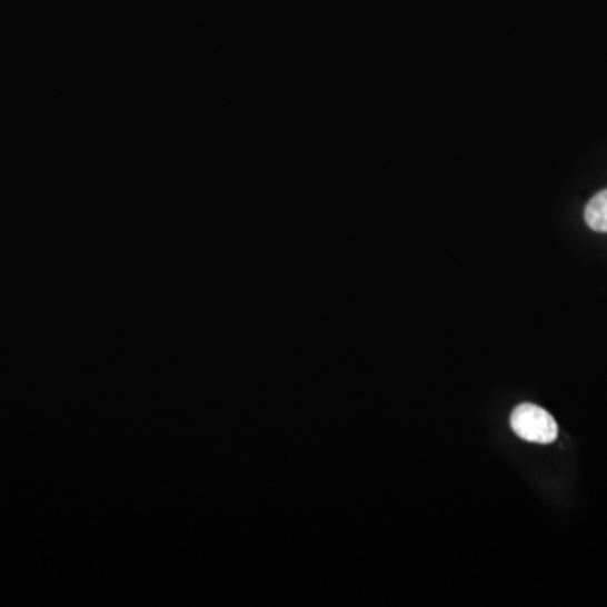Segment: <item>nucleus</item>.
I'll use <instances>...</instances> for the list:
<instances>
[{
  "label": "nucleus",
  "mask_w": 607,
  "mask_h": 607,
  "mask_svg": "<svg viewBox=\"0 0 607 607\" xmlns=\"http://www.w3.org/2000/svg\"><path fill=\"white\" fill-rule=\"evenodd\" d=\"M511 429L527 442L551 444L559 436V427L547 410L534 404L518 405L511 412Z\"/></svg>",
  "instance_id": "obj_1"
},
{
  "label": "nucleus",
  "mask_w": 607,
  "mask_h": 607,
  "mask_svg": "<svg viewBox=\"0 0 607 607\" xmlns=\"http://www.w3.org/2000/svg\"><path fill=\"white\" fill-rule=\"evenodd\" d=\"M584 217H586V223L589 225L594 231L607 233V189L597 192V195L590 199Z\"/></svg>",
  "instance_id": "obj_2"
}]
</instances>
